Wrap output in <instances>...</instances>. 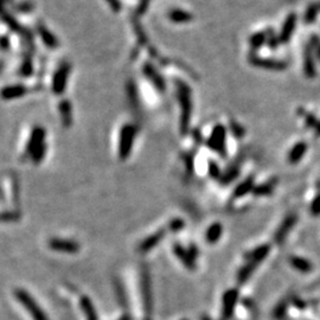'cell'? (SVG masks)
Here are the masks:
<instances>
[{
  "instance_id": "1",
  "label": "cell",
  "mask_w": 320,
  "mask_h": 320,
  "mask_svg": "<svg viewBox=\"0 0 320 320\" xmlns=\"http://www.w3.org/2000/svg\"><path fill=\"white\" fill-rule=\"evenodd\" d=\"M177 96L180 106V132L186 134L190 126L191 114H192V100H191V89L189 85L183 81H176Z\"/></svg>"
},
{
  "instance_id": "2",
  "label": "cell",
  "mask_w": 320,
  "mask_h": 320,
  "mask_svg": "<svg viewBox=\"0 0 320 320\" xmlns=\"http://www.w3.org/2000/svg\"><path fill=\"white\" fill-rule=\"evenodd\" d=\"M152 282H151V275L149 267L146 265H142L140 270V288H141V297L142 303H144V311L146 313V319L151 320V314H152Z\"/></svg>"
},
{
  "instance_id": "3",
  "label": "cell",
  "mask_w": 320,
  "mask_h": 320,
  "mask_svg": "<svg viewBox=\"0 0 320 320\" xmlns=\"http://www.w3.org/2000/svg\"><path fill=\"white\" fill-rule=\"evenodd\" d=\"M15 297L21 305L25 307V310L30 313L34 320H49L47 313L42 310V307L37 303V301L29 294L26 290L24 289H16L15 290Z\"/></svg>"
},
{
  "instance_id": "4",
  "label": "cell",
  "mask_w": 320,
  "mask_h": 320,
  "mask_svg": "<svg viewBox=\"0 0 320 320\" xmlns=\"http://www.w3.org/2000/svg\"><path fill=\"white\" fill-rule=\"evenodd\" d=\"M136 135V127L134 125H125L120 132L119 140V157L122 160L127 159L133 147L134 138Z\"/></svg>"
},
{
  "instance_id": "5",
  "label": "cell",
  "mask_w": 320,
  "mask_h": 320,
  "mask_svg": "<svg viewBox=\"0 0 320 320\" xmlns=\"http://www.w3.org/2000/svg\"><path fill=\"white\" fill-rule=\"evenodd\" d=\"M249 63L252 66L256 67V68H262L265 70H271V71H284L286 70L287 68V63L284 61H278V60H273V58H263V57H259V56L252 55L248 57Z\"/></svg>"
},
{
  "instance_id": "6",
  "label": "cell",
  "mask_w": 320,
  "mask_h": 320,
  "mask_svg": "<svg viewBox=\"0 0 320 320\" xmlns=\"http://www.w3.org/2000/svg\"><path fill=\"white\" fill-rule=\"evenodd\" d=\"M225 135H227V131H225L224 126L217 125L212 131L210 139L208 141V146L219 153V155H222L223 158L225 157V153H227L225 152Z\"/></svg>"
},
{
  "instance_id": "7",
  "label": "cell",
  "mask_w": 320,
  "mask_h": 320,
  "mask_svg": "<svg viewBox=\"0 0 320 320\" xmlns=\"http://www.w3.org/2000/svg\"><path fill=\"white\" fill-rule=\"evenodd\" d=\"M48 246L53 252L66 253V254H76L80 252V244L71 240H64V238H51L48 242Z\"/></svg>"
},
{
  "instance_id": "8",
  "label": "cell",
  "mask_w": 320,
  "mask_h": 320,
  "mask_svg": "<svg viewBox=\"0 0 320 320\" xmlns=\"http://www.w3.org/2000/svg\"><path fill=\"white\" fill-rule=\"evenodd\" d=\"M69 72H70V67L68 64H62L60 68H58L52 81V90L56 94H62L66 89Z\"/></svg>"
},
{
  "instance_id": "9",
  "label": "cell",
  "mask_w": 320,
  "mask_h": 320,
  "mask_svg": "<svg viewBox=\"0 0 320 320\" xmlns=\"http://www.w3.org/2000/svg\"><path fill=\"white\" fill-rule=\"evenodd\" d=\"M237 298L238 292L236 289L227 290L223 295V319L224 320H229L233 317Z\"/></svg>"
},
{
  "instance_id": "10",
  "label": "cell",
  "mask_w": 320,
  "mask_h": 320,
  "mask_svg": "<svg viewBox=\"0 0 320 320\" xmlns=\"http://www.w3.org/2000/svg\"><path fill=\"white\" fill-rule=\"evenodd\" d=\"M297 219H298V217L295 216L294 214H292V215H288L286 219L282 220L280 227H279V229L276 230L275 235H274V240H275L276 243L281 244L282 242L285 241V238H286V236L289 234L290 229L294 227Z\"/></svg>"
},
{
  "instance_id": "11",
  "label": "cell",
  "mask_w": 320,
  "mask_h": 320,
  "mask_svg": "<svg viewBox=\"0 0 320 320\" xmlns=\"http://www.w3.org/2000/svg\"><path fill=\"white\" fill-rule=\"evenodd\" d=\"M298 17L295 13H290L287 16L286 20H285L284 25H282L280 36H279V40L280 43H288L290 37H292L293 32H294L295 25H297Z\"/></svg>"
},
{
  "instance_id": "12",
  "label": "cell",
  "mask_w": 320,
  "mask_h": 320,
  "mask_svg": "<svg viewBox=\"0 0 320 320\" xmlns=\"http://www.w3.org/2000/svg\"><path fill=\"white\" fill-rule=\"evenodd\" d=\"M303 72L308 79H314L317 76L316 60L313 57V50L310 45H307L303 51Z\"/></svg>"
},
{
  "instance_id": "13",
  "label": "cell",
  "mask_w": 320,
  "mask_h": 320,
  "mask_svg": "<svg viewBox=\"0 0 320 320\" xmlns=\"http://www.w3.org/2000/svg\"><path fill=\"white\" fill-rule=\"evenodd\" d=\"M44 144H45V131L39 127L34 128L31 133L30 141H29L28 147H26V152L29 153V155H31L34 151L38 150L39 147L43 146Z\"/></svg>"
},
{
  "instance_id": "14",
  "label": "cell",
  "mask_w": 320,
  "mask_h": 320,
  "mask_svg": "<svg viewBox=\"0 0 320 320\" xmlns=\"http://www.w3.org/2000/svg\"><path fill=\"white\" fill-rule=\"evenodd\" d=\"M165 234V229H160L159 231H157V233L152 234V235L149 236L147 238H145V240L139 244V250H140L141 253H149L150 250H152L155 246L159 244V242L163 240Z\"/></svg>"
},
{
  "instance_id": "15",
  "label": "cell",
  "mask_w": 320,
  "mask_h": 320,
  "mask_svg": "<svg viewBox=\"0 0 320 320\" xmlns=\"http://www.w3.org/2000/svg\"><path fill=\"white\" fill-rule=\"evenodd\" d=\"M173 250L174 254L178 256V259L182 261L183 263L185 265V267L190 270H195L196 269V263H195V259L191 256V254L189 253V250L184 249L182 246L178 243H176L173 246Z\"/></svg>"
},
{
  "instance_id": "16",
  "label": "cell",
  "mask_w": 320,
  "mask_h": 320,
  "mask_svg": "<svg viewBox=\"0 0 320 320\" xmlns=\"http://www.w3.org/2000/svg\"><path fill=\"white\" fill-rule=\"evenodd\" d=\"M80 306L81 310H82L83 314H84L85 319L87 320H99L98 312L95 310V306H94L93 301L90 300L89 297L87 295H82L80 299Z\"/></svg>"
},
{
  "instance_id": "17",
  "label": "cell",
  "mask_w": 320,
  "mask_h": 320,
  "mask_svg": "<svg viewBox=\"0 0 320 320\" xmlns=\"http://www.w3.org/2000/svg\"><path fill=\"white\" fill-rule=\"evenodd\" d=\"M24 94H26V87L21 84H13V85H7L4 89L0 91V96L4 100H13V99H18L20 96H23Z\"/></svg>"
},
{
  "instance_id": "18",
  "label": "cell",
  "mask_w": 320,
  "mask_h": 320,
  "mask_svg": "<svg viewBox=\"0 0 320 320\" xmlns=\"http://www.w3.org/2000/svg\"><path fill=\"white\" fill-rule=\"evenodd\" d=\"M144 72L146 74V76L149 77L151 82H152L153 84L157 87L158 90L165 91V89H166L165 82H164V80L161 79L160 75L158 74V71L155 70V69L153 68L152 66H150V64H146V66H145V68H144Z\"/></svg>"
},
{
  "instance_id": "19",
  "label": "cell",
  "mask_w": 320,
  "mask_h": 320,
  "mask_svg": "<svg viewBox=\"0 0 320 320\" xmlns=\"http://www.w3.org/2000/svg\"><path fill=\"white\" fill-rule=\"evenodd\" d=\"M168 19H170L172 23L176 24H186L190 23V21L193 19V15L187 12V11L174 9L168 12Z\"/></svg>"
},
{
  "instance_id": "20",
  "label": "cell",
  "mask_w": 320,
  "mask_h": 320,
  "mask_svg": "<svg viewBox=\"0 0 320 320\" xmlns=\"http://www.w3.org/2000/svg\"><path fill=\"white\" fill-rule=\"evenodd\" d=\"M269 252H270L269 244H263V246L254 249L252 253H250V254L248 255V261L259 265V263H261L263 260L266 259V256L269 254Z\"/></svg>"
},
{
  "instance_id": "21",
  "label": "cell",
  "mask_w": 320,
  "mask_h": 320,
  "mask_svg": "<svg viewBox=\"0 0 320 320\" xmlns=\"http://www.w3.org/2000/svg\"><path fill=\"white\" fill-rule=\"evenodd\" d=\"M307 149H308V146L306 142L300 141V142H298V144H295L294 147H293L289 152V155H288L289 163L297 164L298 161H300V159L303 157V154H305Z\"/></svg>"
},
{
  "instance_id": "22",
  "label": "cell",
  "mask_w": 320,
  "mask_h": 320,
  "mask_svg": "<svg viewBox=\"0 0 320 320\" xmlns=\"http://www.w3.org/2000/svg\"><path fill=\"white\" fill-rule=\"evenodd\" d=\"M253 190H254V177H249L244 182H242L240 185H237V187L234 191V197H243Z\"/></svg>"
},
{
  "instance_id": "23",
  "label": "cell",
  "mask_w": 320,
  "mask_h": 320,
  "mask_svg": "<svg viewBox=\"0 0 320 320\" xmlns=\"http://www.w3.org/2000/svg\"><path fill=\"white\" fill-rule=\"evenodd\" d=\"M290 265L295 268V269L303 271V273H310V271L313 270V266L310 261L303 259V257L299 256H290Z\"/></svg>"
},
{
  "instance_id": "24",
  "label": "cell",
  "mask_w": 320,
  "mask_h": 320,
  "mask_svg": "<svg viewBox=\"0 0 320 320\" xmlns=\"http://www.w3.org/2000/svg\"><path fill=\"white\" fill-rule=\"evenodd\" d=\"M269 37H270L269 32H267V31L257 32V34H253V36L250 37V39H249L250 47H252L253 50L259 49V48L262 47L266 42H268Z\"/></svg>"
},
{
  "instance_id": "25",
  "label": "cell",
  "mask_w": 320,
  "mask_h": 320,
  "mask_svg": "<svg viewBox=\"0 0 320 320\" xmlns=\"http://www.w3.org/2000/svg\"><path fill=\"white\" fill-rule=\"evenodd\" d=\"M256 266H257L256 263L248 261V262H247L246 265L241 268V270L238 271V274H237L238 284H244V282L248 280L250 276H252V274L254 273Z\"/></svg>"
},
{
  "instance_id": "26",
  "label": "cell",
  "mask_w": 320,
  "mask_h": 320,
  "mask_svg": "<svg viewBox=\"0 0 320 320\" xmlns=\"http://www.w3.org/2000/svg\"><path fill=\"white\" fill-rule=\"evenodd\" d=\"M299 113L303 114V120H305L306 126L312 128V130H314V132H316L318 135H320V120L317 119L313 114H311V113L308 112H305V110L303 109H300Z\"/></svg>"
},
{
  "instance_id": "27",
  "label": "cell",
  "mask_w": 320,
  "mask_h": 320,
  "mask_svg": "<svg viewBox=\"0 0 320 320\" xmlns=\"http://www.w3.org/2000/svg\"><path fill=\"white\" fill-rule=\"evenodd\" d=\"M223 228L219 223H214V224L209 227L208 231H206V241L209 243H216L219 240V237L222 236Z\"/></svg>"
},
{
  "instance_id": "28",
  "label": "cell",
  "mask_w": 320,
  "mask_h": 320,
  "mask_svg": "<svg viewBox=\"0 0 320 320\" xmlns=\"http://www.w3.org/2000/svg\"><path fill=\"white\" fill-rule=\"evenodd\" d=\"M319 12H320V2H314V4L310 5L308 9L306 10L305 16H303V21H305L306 24H312L314 20H316V18L318 17Z\"/></svg>"
},
{
  "instance_id": "29",
  "label": "cell",
  "mask_w": 320,
  "mask_h": 320,
  "mask_svg": "<svg viewBox=\"0 0 320 320\" xmlns=\"http://www.w3.org/2000/svg\"><path fill=\"white\" fill-rule=\"evenodd\" d=\"M39 30V34L42 36L43 38V42L45 43V44L48 45L49 48H56L58 45V42L57 39H56V37L53 36L51 32L48 30V29H45L44 26H40L38 29Z\"/></svg>"
},
{
  "instance_id": "30",
  "label": "cell",
  "mask_w": 320,
  "mask_h": 320,
  "mask_svg": "<svg viewBox=\"0 0 320 320\" xmlns=\"http://www.w3.org/2000/svg\"><path fill=\"white\" fill-rule=\"evenodd\" d=\"M276 184V180H271V182H268V183H265V184L262 185H259V186L254 187V190H253V193H254L255 196H267V195H270L271 191H273L274 186H275Z\"/></svg>"
},
{
  "instance_id": "31",
  "label": "cell",
  "mask_w": 320,
  "mask_h": 320,
  "mask_svg": "<svg viewBox=\"0 0 320 320\" xmlns=\"http://www.w3.org/2000/svg\"><path fill=\"white\" fill-rule=\"evenodd\" d=\"M238 173H240L238 168L237 166H234V168H229V170L225 172L222 177H220V180H222L223 184H228V183L233 182V180L238 176Z\"/></svg>"
},
{
  "instance_id": "32",
  "label": "cell",
  "mask_w": 320,
  "mask_h": 320,
  "mask_svg": "<svg viewBox=\"0 0 320 320\" xmlns=\"http://www.w3.org/2000/svg\"><path fill=\"white\" fill-rule=\"evenodd\" d=\"M20 219V214L16 211H6L0 212V223L6 222H17Z\"/></svg>"
},
{
  "instance_id": "33",
  "label": "cell",
  "mask_w": 320,
  "mask_h": 320,
  "mask_svg": "<svg viewBox=\"0 0 320 320\" xmlns=\"http://www.w3.org/2000/svg\"><path fill=\"white\" fill-rule=\"evenodd\" d=\"M61 113L63 115V123L64 125H70L71 121V108H70V103L68 102H64V103L61 104Z\"/></svg>"
},
{
  "instance_id": "34",
  "label": "cell",
  "mask_w": 320,
  "mask_h": 320,
  "mask_svg": "<svg viewBox=\"0 0 320 320\" xmlns=\"http://www.w3.org/2000/svg\"><path fill=\"white\" fill-rule=\"evenodd\" d=\"M230 130L233 132L234 135L236 136V138H243L244 136V133H246V131H244V128L242 127L241 125H238L237 122H235V121H231L230 122Z\"/></svg>"
},
{
  "instance_id": "35",
  "label": "cell",
  "mask_w": 320,
  "mask_h": 320,
  "mask_svg": "<svg viewBox=\"0 0 320 320\" xmlns=\"http://www.w3.org/2000/svg\"><path fill=\"white\" fill-rule=\"evenodd\" d=\"M310 47L312 48V50H313V52H316L317 57H318V60L320 61V38L318 36H316V34L311 36Z\"/></svg>"
},
{
  "instance_id": "36",
  "label": "cell",
  "mask_w": 320,
  "mask_h": 320,
  "mask_svg": "<svg viewBox=\"0 0 320 320\" xmlns=\"http://www.w3.org/2000/svg\"><path fill=\"white\" fill-rule=\"evenodd\" d=\"M209 174L215 179L220 178V170L219 165H217L215 161H210V163H209Z\"/></svg>"
},
{
  "instance_id": "37",
  "label": "cell",
  "mask_w": 320,
  "mask_h": 320,
  "mask_svg": "<svg viewBox=\"0 0 320 320\" xmlns=\"http://www.w3.org/2000/svg\"><path fill=\"white\" fill-rule=\"evenodd\" d=\"M184 222H183L182 219H173L171 220V223L168 224V229L171 231H173V233H178L179 230H182L183 228H184Z\"/></svg>"
},
{
  "instance_id": "38",
  "label": "cell",
  "mask_w": 320,
  "mask_h": 320,
  "mask_svg": "<svg viewBox=\"0 0 320 320\" xmlns=\"http://www.w3.org/2000/svg\"><path fill=\"white\" fill-rule=\"evenodd\" d=\"M311 212L313 216H319L320 215V195L316 197V200L313 201L311 205Z\"/></svg>"
},
{
  "instance_id": "39",
  "label": "cell",
  "mask_w": 320,
  "mask_h": 320,
  "mask_svg": "<svg viewBox=\"0 0 320 320\" xmlns=\"http://www.w3.org/2000/svg\"><path fill=\"white\" fill-rule=\"evenodd\" d=\"M285 312H286V303H281V305L276 306L275 311H274V318L281 319L285 316Z\"/></svg>"
},
{
  "instance_id": "40",
  "label": "cell",
  "mask_w": 320,
  "mask_h": 320,
  "mask_svg": "<svg viewBox=\"0 0 320 320\" xmlns=\"http://www.w3.org/2000/svg\"><path fill=\"white\" fill-rule=\"evenodd\" d=\"M107 2H108L109 7L112 9L114 12H119L120 9H121V4H120V0H106Z\"/></svg>"
},
{
  "instance_id": "41",
  "label": "cell",
  "mask_w": 320,
  "mask_h": 320,
  "mask_svg": "<svg viewBox=\"0 0 320 320\" xmlns=\"http://www.w3.org/2000/svg\"><path fill=\"white\" fill-rule=\"evenodd\" d=\"M150 1L151 0H141L140 5H139V9H138V12L140 13V15L147 10V7H149V5H150Z\"/></svg>"
},
{
  "instance_id": "42",
  "label": "cell",
  "mask_w": 320,
  "mask_h": 320,
  "mask_svg": "<svg viewBox=\"0 0 320 320\" xmlns=\"http://www.w3.org/2000/svg\"><path fill=\"white\" fill-rule=\"evenodd\" d=\"M185 161H186V168H187V172H192L193 171V158L189 155V157H185Z\"/></svg>"
},
{
  "instance_id": "43",
  "label": "cell",
  "mask_w": 320,
  "mask_h": 320,
  "mask_svg": "<svg viewBox=\"0 0 320 320\" xmlns=\"http://www.w3.org/2000/svg\"><path fill=\"white\" fill-rule=\"evenodd\" d=\"M119 320H131V317L128 316V314H126V316H123V317H121V318Z\"/></svg>"
},
{
  "instance_id": "44",
  "label": "cell",
  "mask_w": 320,
  "mask_h": 320,
  "mask_svg": "<svg viewBox=\"0 0 320 320\" xmlns=\"http://www.w3.org/2000/svg\"><path fill=\"white\" fill-rule=\"evenodd\" d=\"M201 320H210V319H209V318H208V317H202V318H201Z\"/></svg>"
}]
</instances>
